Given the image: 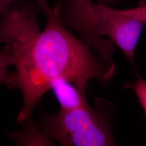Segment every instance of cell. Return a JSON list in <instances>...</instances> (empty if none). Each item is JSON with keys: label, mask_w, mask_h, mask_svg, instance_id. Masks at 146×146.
<instances>
[{"label": "cell", "mask_w": 146, "mask_h": 146, "mask_svg": "<svg viewBox=\"0 0 146 146\" xmlns=\"http://www.w3.org/2000/svg\"><path fill=\"white\" fill-rule=\"evenodd\" d=\"M47 22L43 31L26 44L11 47L17 88L21 90L23 104L19 122L31 116L42 96L59 79L66 80L86 91L95 80L107 85L115 75L113 62L104 60L98 52L74 36L60 21L58 11L47 0H38Z\"/></svg>", "instance_id": "6da1fadb"}, {"label": "cell", "mask_w": 146, "mask_h": 146, "mask_svg": "<svg viewBox=\"0 0 146 146\" xmlns=\"http://www.w3.org/2000/svg\"><path fill=\"white\" fill-rule=\"evenodd\" d=\"M55 7L63 25L76 31L106 61L113 62L114 43L134 64L144 22L92 0H60Z\"/></svg>", "instance_id": "7a4b0ae2"}, {"label": "cell", "mask_w": 146, "mask_h": 146, "mask_svg": "<svg viewBox=\"0 0 146 146\" xmlns=\"http://www.w3.org/2000/svg\"><path fill=\"white\" fill-rule=\"evenodd\" d=\"M94 102V108L88 106L41 115L37 127L62 146H115L112 133L115 107L102 98H95Z\"/></svg>", "instance_id": "3957f363"}, {"label": "cell", "mask_w": 146, "mask_h": 146, "mask_svg": "<svg viewBox=\"0 0 146 146\" xmlns=\"http://www.w3.org/2000/svg\"><path fill=\"white\" fill-rule=\"evenodd\" d=\"M38 0H16L0 11V44L20 46L40 33Z\"/></svg>", "instance_id": "277c9868"}, {"label": "cell", "mask_w": 146, "mask_h": 146, "mask_svg": "<svg viewBox=\"0 0 146 146\" xmlns=\"http://www.w3.org/2000/svg\"><path fill=\"white\" fill-rule=\"evenodd\" d=\"M52 89L60 103V110H70L89 106L86 91L66 80L59 79L55 81Z\"/></svg>", "instance_id": "5b68a950"}, {"label": "cell", "mask_w": 146, "mask_h": 146, "mask_svg": "<svg viewBox=\"0 0 146 146\" xmlns=\"http://www.w3.org/2000/svg\"><path fill=\"white\" fill-rule=\"evenodd\" d=\"M24 126L22 130L11 131L8 135L15 142L17 146H54L51 139L36 126L31 116L22 122Z\"/></svg>", "instance_id": "8992f818"}, {"label": "cell", "mask_w": 146, "mask_h": 146, "mask_svg": "<svg viewBox=\"0 0 146 146\" xmlns=\"http://www.w3.org/2000/svg\"><path fill=\"white\" fill-rule=\"evenodd\" d=\"M15 59L10 46L6 45L0 51V84H5L9 88H17L15 73H11L8 68L14 64Z\"/></svg>", "instance_id": "52a82bcc"}, {"label": "cell", "mask_w": 146, "mask_h": 146, "mask_svg": "<svg viewBox=\"0 0 146 146\" xmlns=\"http://www.w3.org/2000/svg\"><path fill=\"white\" fill-rule=\"evenodd\" d=\"M146 114V81L138 78L132 86Z\"/></svg>", "instance_id": "ba28073f"}, {"label": "cell", "mask_w": 146, "mask_h": 146, "mask_svg": "<svg viewBox=\"0 0 146 146\" xmlns=\"http://www.w3.org/2000/svg\"><path fill=\"white\" fill-rule=\"evenodd\" d=\"M121 11L127 15L142 21L146 25V5Z\"/></svg>", "instance_id": "9c48e42d"}, {"label": "cell", "mask_w": 146, "mask_h": 146, "mask_svg": "<svg viewBox=\"0 0 146 146\" xmlns=\"http://www.w3.org/2000/svg\"><path fill=\"white\" fill-rule=\"evenodd\" d=\"M16 0H0V11Z\"/></svg>", "instance_id": "30bf717a"}, {"label": "cell", "mask_w": 146, "mask_h": 146, "mask_svg": "<svg viewBox=\"0 0 146 146\" xmlns=\"http://www.w3.org/2000/svg\"><path fill=\"white\" fill-rule=\"evenodd\" d=\"M101 1L103 4L107 5V4H112V3H117L121 0H101Z\"/></svg>", "instance_id": "8fae6325"}]
</instances>
